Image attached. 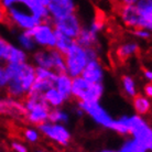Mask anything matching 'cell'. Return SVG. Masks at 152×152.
Wrapping results in <instances>:
<instances>
[{
	"label": "cell",
	"mask_w": 152,
	"mask_h": 152,
	"mask_svg": "<svg viewBox=\"0 0 152 152\" xmlns=\"http://www.w3.org/2000/svg\"><path fill=\"white\" fill-rule=\"evenodd\" d=\"M17 43L18 46L24 50L27 53H32L37 49V45L29 31H20L17 35Z\"/></svg>",
	"instance_id": "cell-24"
},
{
	"label": "cell",
	"mask_w": 152,
	"mask_h": 152,
	"mask_svg": "<svg viewBox=\"0 0 152 152\" xmlns=\"http://www.w3.org/2000/svg\"><path fill=\"white\" fill-rule=\"evenodd\" d=\"M56 75L57 74L53 69H45V67H35V78L37 80H48V82L54 83Z\"/></svg>",
	"instance_id": "cell-32"
},
{
	"label": "cell",
	"mask_w": 152,
	"mask_h": 152,
	"mask_svg": "<svg viewBox=\"0 0 152 152\" xmlns=\"http://www.w3.org/2000/svg\"><path fill=\"white\" fill-rule=\"evenodd\" d=\"M32 64L35 67H45L52 69L53 67V57H52V49H37L32 52Z\"/></svg>",
	"instance_id": "cell-15"
},
{
	"label": "cell",
	"mask_w": 152,
	"mask_h": 152,
	"mask_svg": "<svg viewBox=\"0 0 152 152\" xmlns=\"http://www.w3.org/2000/svg\"><path fill=\"white\" fill-rule=\"evenodd\" d=\"M99 152H119V150H114V149H104Z\"/></svg>",
	"instance_id": "cell-45"
},
{
	"label": "cell",
	"mask_w": 152,
	"mask_h": 152,
	"mask_svg": "<svg viewBox=\"0 0 152 152\" xmlns=\"http://www.w3.org/2000/svg\"><path fill=\"white\" fill-rule=\"evenodd\" d=\"M38 128L40 133H42L44 137L54 142L55 145L60 147H67L71 143L72 134L66 125L46 121L38 126Z\"/></svg>",
	"instance_id": "cell-8"
},
{
	"label": "cell",
	"mask_w": 152,
	"mask_h": 152,
	"mask_svg": "<svg viewBox=\"0 0 152 152\" xmlns=\"http://www.w3.org/2000/svg\"><path fill=\"white\" fill-rule=\"evenodd\" d=\"M53 86L62 94L66 100L72 98V77L66 73L57 74L54 80Z\"/></svg>",
	"instance_id": "cell-18"
},
{
	"label": "cell",
	"mask_w": 152,
	"mask_h": 152,
	"mask_svg": "<svg viewBox=\"0 0 152 152\" xmlns=\"http://www.w3.org/2000/svg\"><path fill=\"white\" fill-rule=\"evenodd\" d=\"M105 94L104 83H89L82 76L72 78V97L77 102H100Z\"/></svg>",
	"instance_id": "cell-2"
},
{
	"label": "cell",
	"mask_w": 152,
	"mask_h": 152,
	"mask_svg": "<svg viewBox=\"0 0 152 152\" xmlns=\"http://www.w3.org/2000/svg\"><path fill=\"white\" fill-rule=\"evenodd\" d=\"M121 88L124 91V94L128 98H132L137 94H139L137 82L130 74H125L121 76Z\"/></svg>",
	"instance_id": "cell-23"
},
{
	"label": "cell",
	"mask_w": 152,
	"mask_h": 152,
	"mask_svg": "<svg viewBox=\"0 0 152 152\" xmlns=\"http://www.w3.org/2000/svg\"><path fill=\"white\" fill-rule=\"evenodd\" d=\"M75 41L84 48H99V49H102L99 35L91 32L86 26H83L80 34L76 38Z\"/></svg>",
	"instance_id": "cell-16"
},
{
	"label": "cell",
	"mask_w": 152,
	"mask_h": 152,
	"mask_svg": "<svg viewBox=\"0 0 152 152\" xmlns=\"http://www.w3.org/2000/svg\"><path fill=\"white\" fill-rule=\"evenodd\" d=\"M134 6L141 18L147 22L152 23V0H138Z\"/></svg>",
	"instance_id": "cell-26"
},
{
	"label": "cell",
	"mask_w": 152,
	"mask_h": 152,
	"mask_svg": "<svg viewBox=\"0 0 152 152\" xmlns=\"http://www.w3.org/2000/svg\"><path fill=\"white\" fill-rule=\"evenodd\" d=\"M119 152H148L139 141L133 138H126L120 145Z\"/></svg>",
	"instance_id": "cell-30"
},
{
	"label": "cell",
	"mask_w": 152,
	"mask_h": 152,
	"mask_svg": "<svg viewBox=\"0 0 152 152\" xmlns=\"http://www.w3.org/2000/svg\"><path fill=\"white\" fill-rule=\"evenodd\" d=\"M7 20V11L0 7V22H4Z\"/></svg>",
	"instance_id": "cell-42"
},
{
	"label": "cell",
	"mask_w": 152,
	"mask_h": 152,
	"mask_svg": "<svg viewBox=\"0 0 152 152\" xmlns=\"http://www.w3.org/2000/svg\"><path fill=\"white\" fill-rule=\"evenodd\" d=\"M108 2H115V1H117V0H106Z\"/></svg>",
	"instance_id": "cell-48"
},
{
	"label": "cell",
	"mask_w": 152,
	"mask_h": 152,
	"mask_svg": "<svg viewBox=\"0 0 152 152\" xmlns=\"http://www.w3.org/2000/svg\"><path fill=\"white\" fill-rule=\"evenodd\" d=\"M7 20L20 31L31 30L40 22L30 11L20 4L7 10Z\"/></svg>",
	"instance_id": "cell-10"
},
{
	"label": "cell",
	"mask_w": 152,
	"mask_h": 152,
	"mask_svg": "<svg viewBox=\"0 0 152 152\" xmlns=\"http://www.w3.org/2000/svg\"><path fill=\"white\" fill-rule=\"evenodd\" d=\"M37 48L40 49H54L56 31L51 21H42L29 30Z\"/></svg>",
	"instance_id": "cell-6"
},
{
	"label": "cell",
	"mask_w": 152,
	"mask_h": 152,
	"mask_svg": "<svg viewBox=\"0 0 152 152\" xmlns=\"http://www.w3.org/2000/svg\"><path fill=\"white\" fill-rule=\"evenodd\" d=\"M74 111H75V114L77 115L78 117H83V116H85V114H84V111L82 110V109H80V107H78V106L76 107V108H75V110H74Z\"/></svg>",
	"instance_id": "cell-44"
},
{
	"label": "cell",
	"mask_w": 152,
	"mask_h": 152,
	"mask_svg": "<svg viewBox=\"0 0 152 152\" xmlns=\"http://www.w3.org/2000/svg\"><path fill=\"white\" fill-rule=\"evenodd\" d=\"M142 91H143V95L147 96V97H149V98H151L152 97V84L148 82V83L143 86Z\"/></svg>",
	"instance_id": "cell-40"
},
{
	"label": "cell",
	"mask_w": 152,
	"mask_h": 152,
	"mask_svg": "<svg viewBox=\"0 0 152 152\" xmlns=\"http://www.w3.org/2000/svg\"><path fill=\"white\" fill-rule=\"evenodd\" d=\"M24 109V117L29 124L33 126H40L49 121L50 107L41 97L27 96L22 102Z\"/></svg>",
	"instance_id": "cell-4"
},
{
	"label": "cell",
	"mask_w": 152,
	"mask_h": 152,
	"mask_svg": "<svg viewBox=\"0 0 152 152\" xmlns=\"http://www.w3.org/2000/svg\"><path fill=\"white\" fill-rule=\"evenodd\" d=\"M11 149L13 150V152H29L27 145L20 141H12Z\"/></svg>",
	"instance_id": "cell-38"
},
{
	"label": "cell",
	"mask_w": 152,
	"mask_h": 152,
	"mask_svg": "<svg viewBox=\"0 0 152 152\" xmlns=\"http://www.w3.org/2000/svg\"><path fill=\"white\" fill-rule=\"evenodd\" d=\"M105 67L100 58H95L88 61L85 69L80 74L84 80H86L89 83H104L105 80Z\"/></svg>",
	"instance_id": "cell-13"
},
{
	"label": "cell",
	"mask_w": 152,
	"mask_h": 152,
	"mask_svg": "<svg viewBox=\"0 0 152 152\" xmlns=\"http://www.w3.org/2000/svg\"><path fill=\"white\" fill-rule=\"evenodd\" d=\"M109 130L120 134V136H129V124H128V115L120 116L118 119H114Z\"/></svg>",
	"instance_id": "cell-25"
},
{
	"label": "cell",
	"mask_w": 152,
	"mask_h": 152,
	"mask_svg": "<svg viewBox=\"0 0 152 152\" xmlns=\"http://www.w3.org/2000/svg\"><path fill=\"white\" fill-rule=\"evenodd\" d=\"M9 43L4 37L0 35V63H4V55H6V52H7V49L9 46Z\"/></svg>",
	"instance_id": "cell-37"
},
{
	"label": "cell",
	"mask_w": 152,
	"mask_h": 152,
	"mask_svg": "<svg viewBox=\"0 0 152 152\" xmlns=\"http://www.w3.org/2000/svg\"><path fill=\"white\" fill-rule=\"evenodd\" d=\"M132 32V35L138 40H141V41H149L151 39V31L147 30V29H134V30H131Z\"/></svg>",
	"instance_id": "cell-35"
},
{
	"label": "cell",
	"mask_w": 152,
	"mask_h": 152,
	"mask_svg": "<svg viewBox=\"0 0 152 152\" xmlns=\"http://www.w3.org/2000/svg\"><path fill=\"white\" fill-rule=\"evenodd\" d=\"M132 108L134 114L145 117L147 115H149L151 113L152 108V103L151 98H149L147 96H145L143 94H137V95L132 97Z\"/></svg>",
	"instance_id": "cell-19"
},
{
	"label": "cell",
	"mask_w": 152,
	"mask_h": 152,
	"mask_svg": "<svg viewBox=\"0 0 152 152\" xmlns=\"http://www.w3.org/2000/svg\"><path fill=\"white\" fill-rule=\"evenodd\" d=\"M4 69L9 78L4 91L9 97L19 100L24 99L35 80V66L27 61L23 63H6Z\"/></svg>",
	"instance_id": "cell-1"
},
{
	"label": "cell",
	"mask_w": 152,
	"mask_h": 152,
	"mask_svg": "<svg viewBox=\"0 0 152 152\" xmlns=\"http://www.w3.org/2000/svg\"><path fill=\"white\" fill-rule=\"evenodd\" d=\"M49 121L54 124L66 125L69 121V114L63 108H51L49 113Z\"/></svg>",
	"instance_id": "cell-27"
},
{
	"label": "cell",
	"mask_w": 152,
	"mask_h": 152,
	"mask_svg": "<svg viewBox=\"0 0 152 152\" xmlns=\"http://www.w3.org/2000/svg\"><path fill=\"white\" fill-rule=\"evenodd\" d=\"M51 22L53 24L55 31L67 35L69 38L73 39V40H76L84 26L80 17L76 12L65 15L60 19L51 20Z\"/></svg>",
	"instance_id": "cell-11"
},
{
	"label": "cell",
	"mask_w": 152,
	"mask_h": 152,
	"mask_svg": "<svg viewBox=\"0 0 152 152\" xmlns=\"http://www.w3.org/2000/svg\"><path fill=\"white\" fill-rule=\"evenodd\" d=\"M8 75L6 73V69H4V65L2 63H0V91H4L7 87L8 84Z\"/></svg>",
	"instance_id": "cell-36"
},
{
	"label": "cell",
	"mask_w": 152,
	"mask_h": 152,
	"mask_svg": "<svg viewBox=\"0 0 152 152\" xmlns=\"http://www.w3.org/2000/svg\"><path fill=\"white\" fill-rule=\"evenodd\" d=\"M118 15L121 23L127 29L134 30V29H147L152 30V23L147 22L141 18L137 8L134 4H120L118 9Z\"/></svg>",
	"instance_id": "cell-9"
},
{
	"label": "cell",
	"mask_w": 152,
	"mask_h": 152,
	"mask_svg": "<svg viewBox=\"0 0 152 152\" xmlns=\"http://www.w3.org/2000/svg\"><path fill=\"white\" fill-rule=\"evenodd\" d=\"M142 75H143V78H145L147 82L151 83V80H152V71H151V69H143V72H142Z\"/></svg>",
	"instance_id": "cell-41"
},
{
	"label": "cell",
	"mask_w": 152,
	"mask_h": 152,
	"mask_svg": "<svg viewBox=\"0 0 152 152\" xmlns=\"http://www.w3.org/2000/svg\"><path fill=\"white\" fill-rule=\"evenodd\" d=\"M46 8L51 20H56L71 13H75L77 4L76 0H50Z\"/></svg>",
	"instance_id": "cell-12"
},
{
	"label": "cell",
	"mask_w": 152,
	"mask_h": 152,
	"mask_svg": "<svg viewBox=\"0 0 152 152\" xmlns=\"http://www.w3.org/2000/svg\"><path fill=\"white\" fill-rule=\"evenodd\" d=\"M75 40L69 38L67 35L63 34V33H60L56 31V38H55V45H54V49L57 50L60 53H62L64 55L69 49L72 46L73 42Z\"/></svg>",
	"instance_id": "cell-28"
},
{
	"label": "cell",
	"mask_w": 152,
	"mask_h": 152,
	"mask_svg": "<svg viewBox=\"0 0 152 152\" xmlns=\"http://www.w3.org/2000/svg\"><path fill=\"white\" fill-rule=\"evenodd\" d=\"M33 152H48V151H45V150H43V149H37V150H34Z\"/></svg>",
	"instance_id": "cell-46"
},
{
	"label": "cell",
	"mask_w": 152,
	"mask_h": 152,
	"mask_svg": "<svg viewBox=\"0 0 152 152\" xmlns=\"http://www.w3.org/2000/svg\"><path fill=\"white\" fill-rule=\"evenodd\" d=\"M86 27H87L91 32H94L96 34L100 35V33H102L104 31V29H105V21H104L103 19L95 18V19H93V21H91L88 26H86Z\"/></svg>",
	"instance_id": "cell-34"
},
{
	"label": "cell",
	"mask_w": 152,
	"mask_h": 152,
	"mask_svg": "<svg viewBox=\"0 0 152 152\" xmlns=\"http://www.w3.org/2000/svg\"><path fill=\"white\" fill-rule=\"evenodd\" d=\"M19 4L30 11L40 22L51 21L48 8L45 4H43L42 0H19Z\"/></svg>",
	"instance_id": "cell-14"
},
{
	"label": "cell",
	"mask_w": 152,
	"mask_h": 152,
	"mask_svg": "<svg viewBox=\"0 0 152 152\" xmlns=\"http://www.w3.org/2000/svg\"><path fill=\"white\" fill-rule=\"evenodd\" d=\"M0 113L10 115L15 113V115H23L24 116V109L23 105L19 99H15L12 97L0 99Z\"/></svg>",
	"instance_id": "cell-22"
},
{
	"label": "cell",
	"mask_w": 152,
	"mask_h": 152,
	"mask_svg": "<svg viewBox=\"0 0 152 152\" xmlns=\"http://www.w3.org/2000/svg\"><path fill=\"white\" fill-rule=\"evenodd\" d=\"M0 152H2V151H0Z\"/></svg>",
	"instance_id": "cell-49"
},
{
	"label": "cell",
	"mask_w": 152,
	"mask_h": 152,
	"mask_svg": "<svg viewBox=\"0 0 152 152\" xmlns=\"http://www.w3.org/2000/svg\"><path fill=\"white\" fill-rule=\"evenodd\" d=\"M77 106L97 126L103 127L105 129L110 128L115 118L108 113V110L100 104V102H91V103L77 102Z\"/></svg>",
	"instance_id": "cell-7"
},
{
	"label": "cell",
	"mask_w": 152,
	"mask_h": 152,
	"mask_svg": "<svg viewBox=\"0 0 152 152\" xmlns=\"http://www.w3.org/2000/svg\"><path fill=\"white\" fill-rule=\"evenodd\" d=\"M23 137L29 143H37L40 140L41 133L37 128H26L23 130Z\"/></svg>",
	"instance_id": "cell-33"
},
{
	"label": "cell",
	"mask_w": 152,
	"mask_h": 152,
	"mask_svg": "<svg viewBox=\"0 0 152 152\" xmlns=\"http://www.w3.org/2000/svg\"><path fill=\"white\" fill-rule=\"evenodd\" d=\"M64 60L65 73L74 78L80 76L88 61H91V56L87 48H84L76 41H74L69 51L64 54Z\"/></svg>",
	"instance_id": "cell-3"
},
{
	"label": "cell",
	"mask_w": 152,
	"mask_h": 152,
	"mask_svg": "<svg viewBox=\"0 0 152 152\" xmlns=\"http://www.w3.org/2000/svg\"><path fill=\"white\" fill-rule=\"evenodd\" d=\"M139 52H140V44L132 40L120 43L116 50L118 58L121 61H127L131 57L136 56Z\"/></svg>",
	"instance_id": "cell-17"
},
{
	"label": "cell",
	"mask_w": 152,
	"mask_h": 152,
	"mask_svg": "<svg viewBox=\"0 0 152 152\" xmlns=\"http://www.w3.org/2000/svg\"><path fill=\"white\" fill-rule=\"evenodd\" d=\"M42 98L45 102L46 105L50 107V109L51 108H61L67 102L54 86L50 87L48 91H44V94L42 95Z\"/></svg>",
	"instance_id": "cell-21"
},
{
	"label": "cell",
	"mask_w": 152,
	"mask_h": 152,
	"mask_svg": "<svg viewBox=\"0 0 152 152\" xmlns=\"http://www.w3.org/2000/svg\"><path fill=\"white\" fill-rule=\"evenodd\" d=\"M52 57H53V69L56 74L65 73V60L64 55L60 53L57 50L52 49Z\"/></svg>",
	"instance_id": "cell-31"
},
{
	"label": "cell",
	"mask_w": 152,
	"mask_h": 152,
	"mask_svg": "<svg viewBox=\"0 0 152 152\" xmlns=\"http://www.w3.org/2000/svg\"><path fill=\"white\" fill-rule=\"evenodd\" d=\"M28 60H29V55L24 50L15 44L9 43V46L4 55V63H23V62H27Z\"/></svg>",
	"instance_id": "cell-20"
},
{
	"label": "cell",
	"mask_w": 152,
	"mask_h": 152,
	"mask_svg": "<svg viewBox=\"0 0 152 152\" xmlns=\"http://www.w3.org/2000/svg\"><path fill=\"white\" fill-rule=\"evenodd\" d=\"M42 2H43V4H45V6H48V4L50 2V0H42Z\"/></svg>",
	"instance_id": "cell-47"
},
{
	"label": "cell",
	"mask_w": 152,
	"mask_h": 152,
	"mask_svg": "<svg viewBox=\"0 0 152 152\" xmlns=\"http://www.w3.org/2000/svg\"><path fill=\"white\" fill-rule=\"evenodd\" d=\"M53 86V83L48 82V80H37L35 78L34 83L32 84L29 94L27 96H35V97H41L44 91H46L50 87Z\"/></svg>",
	"instance_id": "cell-29"
},
{
	"label": "cell",
	"mask_w": 152,
	"mask_h": 152,
	"mask_svg": "<svg viewBox=\"0 0 152 152\" xmlns=\"http://www.w3.org/2000/svg\"><path fill=\"white\" fill-rule=\"evenodd\" d=\"M138 0H117V2H119L120 4H134Z\"/></svg>",
	"instance_id": "cell-43"
},
{
	"label": "cell",
	"mask_w": 152,
	"mask_h": 152,
	"mask_svg": "<svg viewBox=\"0 0 152 152\" xmlns=\"http://www.w3.org/2000/svg\"><path fill=\"white\" fill-rule=\"evenodd\" d=\"M18 4H19V0H0V7L6 11Z\"/></svg>",
	"instance_id": "cell-39"
},
{
	"label": "cell",
	"mask_w": 152,
	"mask_h": 152,
	"mask_svg": "<svg viewBox=\"0 0 152 152\" xmlns=\"http://www.w3.org/2000/svg\"><path fill=\"white\" fill-rule=\"evenodd\" d=\"M129 136L139 141L148 152L152 150V128L145 117L137 114L128 115Z\"/></svg>",
	"instance_id": "cell-5"
}]
</instances>
